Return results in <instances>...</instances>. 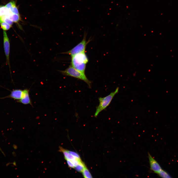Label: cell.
<instances>
[{"mask_svg":"<svg viewBox=\"0 0 178 178\" xmlns=\"http://www.w3.org/2000/svg\"><path fill=\"white\" fill-rule=\"evenodd\" d=\"M71 57V65L78 71L85 73L86 64L89 61L85 52L77 54Z\"/></svg>","mask_w":178,"mask_h":178,"instance_id":"1","label":"cell"},{"mask_svg":"<svg viewBox=\"0 0 178 178\" xmlns=\"http://www.w3.org/2000/svg\"><path fill=\"white\" fill-rule=\"evenodd\" d=\"M60 72L64 75L70 76L83 81L91 88V82L88 79L85 73L78 71L71 65L64 70H60Z\"/></svg>","mask_w":178,"mask_h":178,"instance_id":"2","label":"cell"},{"mask_svg":"<svg viewBox=\"0 0 178 178\" xmlns=\"http://www.w3.org/2000/svg\"><path fill=\"white\" fill-rule=\"evenodd\" d=\"M119 89V87H117L114 91L111 92L106 96L99 98V104L96 107L94 117H97L100 112L105 109L109 105L114 96L118 92Z\"/></svg>","mask_w":178,"mask_h":178,"instance_id":"3","label":"cell"},{"mask_svg":"<svg viewBox=\"0 0 178 178\" xmlns=\"http://www.w3.org/2000/svg\"><path fill=\"white\" fill-rule=\"evenodd\" d=\"M87 34L85 32L82 40L77 45L71 49L62 53L68 54L72 56L77 54L85 52L86 46L90 42L89 40L87 41L86 40Z\"/></svg>","mask_w":178,"mask_h":178,"instance_id":"4","label":"cell"},{"mask_svg":"<svg viewBox=\"0 0 178 178\" xmlns=\"http://www.w3.org/2000/svg\"><path fill=\"white\" fill-rule=\"evenodd\" d=\"M3 46L5 53L6 58V64H7L10 69L9 62V54L10 52V43L9 38L6 32L3 31Z\"/></svg>","mask_w":178,"mask_h":178,"instance_id":"5","label":"cell"},{"mask_svg":"<svg viewBox=\"0 0 178 178\" xmlns=\"http://www.w3.org/2000/svg\"><path fill=\"white\" fill-rule=\"evenodd\" d=\"M148 155L151 170L154 173L157 174L162 170L161 167L149 152Z\"/></svg>","mask_w":178,"mask_h":178,"instance_id":"6","label":"cell"},{"mask_svg":"<svg viewBox=\"0 0 178 178\" xmlns=\"http://www.w3.org/2000/svg\"><path fill=\"white\" fill-rule=\"evenodd\" d=\"M29 89H26L23 90L22 98L18 102L25 105L30 104L33 107L29 94Z\"/></svg>","mask_w":178,"mask_h":178,"instance_id":"7","label":"cell"},{"mask_svg":"<svg viewBox=\"0 0 178 178\" xmlns=\"http://www.w3.org/2000/svg\"><path fill=\"white\" fill-rule=\"evenodd\" d=\"M5 6L13 13L20 14L19 10L16 4V2L14 0H11L7 3Z\"/></svg>","mask_w":178,"mask_h":178,"instance_id":"8","label":"cell"},{"mask_svg":"<svg viewBox=\"0 0 178 178\" xmlns=\"http://www.w3.org/2000/svg\"><path fill=\"white\" fill-rule=\"evenodd\" d=\"M23 93V90L16 89L12 91L10 94V97L15 99L20 100L22 98Z\"/></svg>","mask_w":178,"mask_h":178,"instance_id":"9","label":"cell"},{"mask_svg":"<svg viewBox=\"0 0 178 178\" xmlns=\"http://www.w3.org/2000/svg\"><path fill=\"white\" fill-rule=\"evenodd\" d=\"M60 149L59 151L62 153L64 156L66 160H73L77 158L72 156L68 151L67 150L64 149L62 147H59Z\"/></svg>","mask_w":178,"mask_h":178,"instance_id":"10","label":"cell"},{"mask_svg":"<svg viewBox=\"0 0 178 178\" xmlns=\"http://www.w3.org/2000/svg\"><path fill=\"white\" fill-rule=\"evenodd\" d=\"M7 16L13 22L17 24H19V23L21 20L20 14H17L11 12Z\"/></svg>","mask_w":178,"mask_h":178,"instance_id":"11","label":"cell"},{"mask_svg":"<svg viewBox=\"0 0 178 178\" xmlns=\"http://www.w3.org/2000/svg\"><path fill=\"white\" fill-rule=\"evenodd\" d=\"M11 12L5 6L0 5V17L8 16Z\"/></svg>","mask_w":178,"mask_h":178,"instance_id":"12","label":"cell"},{"mask_svg":"<svg viewBox=\"0 0 178 178\" xmlns=\"http://www.w3.org/2000/svg\"><path fill=\"white\" fill-rule=\"evenodd\" d=\"M6 22L12 26L13 22L10 20L7 16H4L0 17V22Z\"/></svg>","mask_w":178,"mask_h":178,"instance_id":"13","label":"cell"},{"mask_svg":"<svg viewBox=\"0 0 178 178\" xmlns=\"http://www.w3.org/2000/svg\"><path fill=\"white\" fill-rule=\"evenodd\" d=\"M84 177L85 178H92L91 173L89 170L85 166L82 172Z\"/></svg>","mask_w":178,"mask_h":178,"instance_id":"14","label":"cell"},{"mask_svg":"<svg viewBox=\"0 0 178 178\" xmlns=\"http://www.w3.org/2000/svg\"><path fill=\"white\" fill-rule=\"evenodd\" d=\"M0 24L1 28L3 31H7L10 29L12 26L8 23L4 22H0Z\"/></svg>","mask_w":178,"mask_h":178,"instance_id":"15","label":"cell"},{"mask_svg":"<svg viewBox=\"0 0 178 178\" xmlns=\"http://www.w3.org/2000/svg\"><path fill=\"white\" fill-rule=\"evenodd\" d=\"M85 166L84 164L82 161L74 168L78 171L82 172Z\"/></svg>","mask_w":178,"mask_h":178,"instance_id":"16","label":"cell"},{"mask_svg":"<svg viewBox=\"0 0 178 178\" xmlns=\"http://www.w3.org/2000/svg\"><path fill=\"white\" fill-rule=\"evenodd\" d=\"M157 174L160 177L162 178H169L171 177L169 175L166 171L162 170Z\"/></svg>","mask_w":178,"mask_h":178,"instance_id":"17","label":"cell"},{"mask_svg":"<svg viewBox=\"0 0 178 178\" xmlns=\"http://www.w3.org/2000/svg\"><path fill=\"white\" fill-rule=\"evenodd\" d=\"M67 151L72 156L79 159L81 160L80 156L77 153L73 151L68 150Z\"/></svg>","mask_w":178,"mask_h":178,"instance_id":"18","label":"cell"},{"mask_svg":"<svg viewBox=\"0 0 178 178\" xmlns=\"http://www.w3.org/2000/svg\"><path fill=\"white\" fill-rule=\"evenodd\" d=\"M67 162L68 166L70 168H74L75 166L71 160H66Z\"/></svg>","mask_w":178,"mask_h":178,"instance_id":"19","label":"cell"},{"mask_svg":"<svg viewBox=\"0 0 178 178\" xmlns=\"http://www.w3.org/2000/svg\"></svg>","mask_w":178,"mask_h":178,"instance_id":"20","label":"cell"}]
</instances>
